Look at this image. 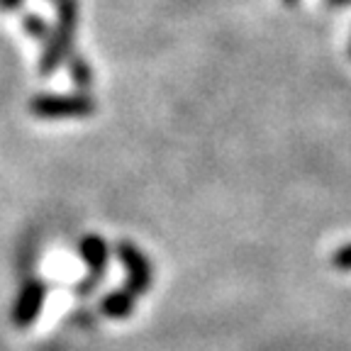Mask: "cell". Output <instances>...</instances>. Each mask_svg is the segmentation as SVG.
<instances>
[{
  "instance_id": "5b68a950",
  "label": "cell",
  "mask_w": 351,
  "mask_h": 351,
  "mask_svg": "<svg viewBox=\"0 0 351 351\" xmlns=\"http://www.w3.org/2000/svg\"><path fill=\"white\" fill-rule=\"evenodd\" d=\"M78 256L86 263L88 276L103 280L110 263V244L103 234H83L78 239Z\"/></svg>"
},
{
  "instance_id": "277c9868",
  "label": "cell",
  "mask_w": 351,
  "mask_h": 351,
  "mask_svg": "<svg viewBox=\"0 0 351 351\" xmlns=\"http://www.w3.org/2000/svg\"><path fill=\"white\" fill-rule=\"evenodd\" d=\"M47 295H49L47 280H39V278L27 280L20 288V293L15 298V305H12V324L20 329L32 327L39 319V315H42Z\"/></svg>"
},
{
  "instance_id": "8992f818",
  "label": "cell",
  "mask_w": 351,
  "mask_h": 351,
  "mask_svg": "<svg viewBox=\"0 0 351 351\" xmlns=\"http://www.w3.org/2000/svg\"><path fill=\"white\" fill-rule=\"evenodd\" d=\"M139 298L122 285V288H112L108 291L103 298H100L98 307H100V315L108 319H130L134 315V307H137Z\"/></svg>"
},
{
  "instance_id": "52a82bcc",
  "label": "cell",
  "mask_w": 351,
  "mask_h": 351,
  "mask_svg": "<svg viewBox=\"0 0 351 351\" xmlns=\"http://www.w3.org/2000/svg\"><path fill=\"white\" fill-rule=\"evenodd\" d=\"M66 71H69V78H71L73 90H83V93H90L93 88V66L81 51H73L66 61Z\"/></svg>"
},
{
  "instance_id": "ba28073f",
  "label": "cell",
  "mask_w": 351,
  "mask_h": 351,
  "mask_svg": "<svg viewBox=\"0 0 351 351\" xmlns=\"http://www.w3.org/2000/svg\"><path fill=\"white\" fill-rule=\"evenodd\" d=\"M51 27L54 25H49V20L44 15H39V12H25L22 15V29H25V34L27 37H32L34 42H47L51 34Z\"/></svg>"
},
{
  "instance_id": "4fadbf2b",
  "label": "cell",
  "mask_w": 351,
  "mask_h": 351,
  "mask_svg": "<svg viewBox=\"0 0 351 351\" xmlns=\"http://www.w3.org/2000/svg\"><path fill=\"white\" fill-rule=\"evenodd\" d=\"M285 3H288V5H295V3H298V0H285Z\"/></svg>"
},
{
  "instance_id": "30bf717a",
  "label": "cell",
  "mask_w": 351,
  "mask_h": 351,
  "mask_svg": "<svg viewBox=\"0 0 351 351\" xmlns=\"http://www.w3.org/2000/svg\"><path fill=\"white\" fill-rule=\"evenodd\" d=\"M103 283V280H98V278H93V276H86L83 280H78L76 285H73V291H76V295L78 298H88L90 293H95V288Z\"/></svg>"
},
{
  "instance_id": "3957f363",
  "label": "cell",
  "mask_w": 351,
  "mask_h": 351,
  "mask_svg": "<svg viewBox=\"0 0 351 351\" xmlns=\"http://www.w3.org/2000/svg\"><path fill=\"white\" fill-rule=\"evenodd\" d=\"M115 254H117V258H120V263L125 266V271H127L125 285L137 298H142L154 283V271H152V263H149L147 254H144L142 249H139L137 244H134V241H130V239L117 241Z\"/></svg>"
},
{
  "instance_id": "5bb4252c",
  "label": "cell",
  "mask_w": 351,
  "mask_h": 351,
  "mask_svg": "<svg viewBox=\"0 0 351 351\" xmlns=\"http://www.w3.org/2000/svg\"><path fill=\"white\" fill-rule=\"evenodd\" d=\"M349 56H351V44H349Z\"/></svg>"
},
{
  "instance_id": "9c48e42d",
  "label": "cell",
  "mask_w": 351,
  "mask_h": 351,
  "mask_svg": "<svg viewBox=\"0 0 351 351\" xmlns=\"http://www.w3.org/2000/svg\"><path fill=\"white\" fill-rule=\"evenodd\" d=\"M332 266L339 271H351V244H344L332 254Z\"/></svg>"
},
{
  "instance_id": "7c38bea8",
  "label": "cell",
  "mask_w": 351,
  "mask_h": 351,
  "mask_svg": "<svg viewBox=\"0 0 351 351\" xmlns=\"http://www.w3.org/2000/svg\"><path fill=\"white\" fill-rule=\"evenodd\" d=\"M351 0H327V5H346Z\"/></svg>"
},
{
  "instance_id": "8fae6325",
  "label": "cell",
  "mask_w": 351,
  "mask_h": 351,
  "mask_svg": "<svg viewBox=\"0 0 351 351\" xmlns=\"http://www.w3.org/2000/svg\"><path fill=\"white\" fill-rule=\"evenodd\" d=\"M25 5V0H0V10L3 12H15Z\"/></svg>"
},
{
  "instance_id": "7a4b0ae2",
  "label": "cell",
  "mask_w": 351,
  "mask_h": 351,
  "mask_svg": "<svg viewBox=\"0 0 351 351\" xmlns=\"http://www.w3.org/2000/svg\"><path fill=\"white\" fill-rule=\"evenodd\" d=\"M29 112L37 120H81L90 117L98 110V103L90 93H37L29 98Z\"/></svg>"
},
{
  "instance_id": "9a60e30c",
  "label": "cell",
  "mask_w": 351,
  "mask_h": 351,
  "mask_svg": "<svg viewBox=\"0 0 351 351\" xmlns=\"http://www.w3.org/2000/svg\"><path fill=\"white\" fill-rule=\"evenodd\" d=\"M51 3H54V0H51Z\"/></svg>"
},
{
  "instance_id": "6da1fadb",
  "label": "cell",
  "mask_w": 351,
  "mask_h": 351,
  "mask_svg": "<svg viewBox=\"0 0 351 351\" xmlns=\"http://www.w3.org/2000/svg\"><path fill=\"white\" fill-rule=\"evenodd\" d=\"M54 27L49 39L42 44V54L37 61V71L44 78L54 76L73 54V37L81 20V0H54Z\"/></svg>"
}]
</instances>
